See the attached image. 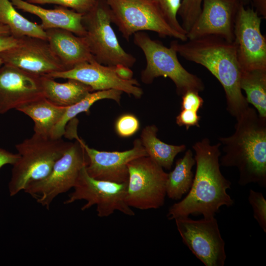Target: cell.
Segmentation results:
<instances>
[{
    "instance_id": "6da1fadb",
    "label": "cell",
    "mask_w": 266,
    "mask_h": 266,
    "mask_svg": "<svg viewBox=\"0 0 266 266\" xmlns=\"http://www.w3.org/2000/svg\"><path fill=\"white\" fill-rule=\"evenodd\" d=\"M221 145L220 142L212 145L208 138L193 145L196 164L193 183L187 195L169 208L166 215L168 219L191 214L213 217L221 206L230 207L233 204V200L227 192L231 183L220 169Z\"/></svg>"
},
{
    "instance_id": "7a4b0ae2",
    "label": "cell",
    "mask_w": 266,
    "mask_h": 266,
    "mask_svg": "<svg viewBox=\"0 0 266 266\" xmlns=\"http://www.w3.org/2000/svg\"><path fill=\"white\" fill-rule=\"evenodd\" d=\"M170 46L180 56L205 67L222 86L227 109L237 118L248 107L240 86L241 70L233 42L216 36L186 41H172Z\"/></svg>"
},
{
    "instance_id": "3957f363",
    "label": "cell",
    "mask_w": 266,
    "mask_h": 266,
    "mask_svg": "<svg viewBox=\"0 0 266 266\" xmlns=\"http://www.w3.org/2000/svg\"><path fill=\"white\" fill-rule=\"evenodd\" d=\"M236 120L234 133L219 138L225 153L220 165L237 168L240 185L254 183L266 187V118L249 106Z\"/></svg>"
},
{
    "instance_id": "277c9868",
    "label": "cell",
    "mask_w": 266,
    "mask_h": 266,
    "mask_svg": "<svg viewBox=\"0 0 266 266\" xmlns=\"http://www.w3.org/2000/svg\"><path fill=\"white\" fill-rule=\"evenodd\" d=\"M62 138H53L34 133L16 145L20 157L13 165L8 184L9 195H16L30 183L43 179L71 144Z\"/></svg>"
},
{
    "instance_id": "5b68a950",
    "label": "cell",
    "mask_w": 266,
    "mask_h": 266,
    "mask_svg": "<svg viewBox=\"0 0 266 266\" xmlns=\"http://www.w3.org/2000/svg\"><path fill=\"white\" fill-rule=\"evenodd\" d=\"M133 35L134 44L142 51L146 61V67L141 73L142 82L151 84L156 78L162 76L172 81L178 95L182 96L189 91L199 93L203 91L202 80L182 66L173 48L165 46L142 32Z\"/></svg>"
},
{
    "instance_id": "8992f818",
    "label": "cell",
    "mask_w": 266,
    "mask_h": 266,
    "mask_svg": "<svg viewBox=\"0 0 266 266\" xmlns=\"http://www.w3.org/2000/svg\"><path fill=\"white\" fill-rule=\"evenodd\" d=\"M82 22L85 30L83 37L98 63L108 66H133L135 58L122 48L111 27V11L106 0H97L94 7L83 15Z\"/></svg>"
},
{
    "instance_id": "52a82bcc",
    "label": "cell",
    "mask_w": 266,
    "mask_h": 266,
    "mask_svg": "<svg viewBox=\"0 0 266 266\" xmlns=\"http://www.w3.org/2000/svg\"><path fill=\"white\" fill-rule=\"evenodd\" d=\"M112 23L127 40L134 33L145 31L156 33L165 38L171 37L181 41L187 35L172 29L150 0H106Z\"/></svg>"
},
{
    "instance_id": "ba28073f",
    "label": "cell",
    "mask_w": 266,
    "mask_h": 266,
    "mask_svg": "<svg viewBox=\"0 0 266 266\" xmlns=\"http://www.w3.org/2000/svg\"><path fill=\"white\" fill-rule=\"evenodd\" d=\"M88 163L86 153L76 139L56 161L46 177L29 184L24 191L48 209L56 197L74 187L81 170Z\"/></svg>"
},
{
    "instance_id": "9c48e42d",
    "label": "cell",
    "mask_w": 266,
    "mask_h": 266,
    "mask_svg": "<svg viewBox=\"0 0 266 266\" xmlns=\"http://www.w3.org/2000/svg\"><path fill=\"white\" fill-rule=\"evenodd\" d=\"M129 178L126 201L140 210L158 209L165 203L167 173L148 156L128 164Z\"/></svg>"
},
{
    "instance_id": "30bf717a",
    "label": "cell",
    "mask_w": 266,
    "mask_h": 266,
    "mask_svg": "<svg viewBox=\"0 0 266 266\" xmlns=\"http://www.w3.org/2000/svg\"><path fill=\"white\" fill-rule=\"evenodd\" d=\"M86 167L81 170L73 187L74 191L68 195L64 204L83 200L87 202L81 207V210L95 205L100 217H108L115 211L134 216V211L126 201L128 183H119L94 178L89 175Z\"/></svg>"
},
{
    "instance_id": "8fae6325",
    "label": "cell",
    "mask_w": 266,
    "mask_h": 266,
    "mask_svg": "<svg viewBox=\"0 0 266 266\" xmlns=\"http://www.w3.org/2000/svg\"><path fill=\"white\" fill-rule=\"evenodd\" d=\"M183 242L205 266H223L225 242L214 216L195 220L188 216L174 219Z\"/></svg>"
},
{
    "instance_id": "7c38bea8",
    "label": "cell",
    "mask_w": 266,
    "mask_h": 266,
    "mask_svg": "<svg viewBox=\"0 0 266 266\" xmlns=\"http://www.w3.org/2000/svg\"><path fill=\"white\" fill-rule=\"evenodd\" d=\"M261 20L254 9L240 5L233 43L241 70H266V38L261 31Z\"/></svg>"
},
{
    "instance_id": "4fadbf2b",
    "label": "cell",
    "mask_w": 266,
    "mask_h": 266,
    "mask_svg": "<svg viewBox=\"0 0 266 266\" xmlns=\"http://www.w3.org/2000/svg\"><path fill=\"white\" fill-rule=\"evenodd\" d=\"M66 129L65 135L77 139L83 146L88 159L86 169L89 175L94 178L128 183V164L134 159L148 156L140 139L134 141L132 149L124 151H99L90 148L78 136L76 124Z\"/></svg>"
},
{
    "instance_id": "5bb4252c",
    "label": "cell",
    "mask_w": 266,
    "mask_h": 266,
    "mask_svg": "<svg viewBox=\"0 0 266 266\" xmlns=\"http://www.w3.org/2000/svg\"><path fill=\"white\" fill-rule=\"evenodd\" d=\"M18 39L16 46L0 53L3 64L41 76L66 70L47 40L30 36Z\"/></svg>"
},
{
    "instance_id": "9a60e30c",
    "label": "cell",
    "mask_w": 266,
    "mask_h": 266,
    "mask_svg": "<svg viewBox=\"0 0 266 266\" xmlns=\"http://www.w3.org/2000/svg\"><path fill=\"white\" fill-rule=\"evenodd\" d=\"M241 4L237 0H203L200 12L187 33L188 39L216 36L233 42Z\"/></svg>"
},
{
    "instance_id": "2e32d148",
    "label": "cell",
    "mask_w": 266,
    "mask_h": 266,
    "mask_svg": "<svg viewBox=\"0 0 266 266\" xmlns=\"http://www.w3.org/2000/svg\"><path fill=\"white\" fill-rule=\"evenodd\" d=\"M44 76L53 79H74L90 86L93 91L114 89L135 98H141L143 93L136 79L123 80L116 74L114 66L100 64L95 60L80 64L70 69Z\"/></svg>"
},
{
    "instance_id": "e0dca14e",
    "label": "cell",
    "mask_w": 266,
    "mask_h": 266,
    "mask_svg": "<svg viewBox=\"0 0 266 266\" xmlns=\"http://www.w3.org/2000/svg\"><path fill=\"white\" fill-rule=\"evenodd\" d=\"M43 97L42 76L10 65L0 67V114Z\"/></svg>"
},
{
    "instance_id": "ac0fdd59",
    "label": "cell",
    "mask_w": 266,
    "mask_h": 266,
    "mask_svg": "<svg viewBox=\"0 0 266 266\" xmlns=\"http://www.w3.org/2000/svg\"><path fill=\"white\" fill-rule=\"evenodd\" d=\"M48 41L66 70L95 60L84 37L62 29L45 30Z\"/></svg>"
},
{
    "instance_id": "d6986e66",
    "label": "cell",
    "mask_w": 266,
    "mask_h": 266,
    "mask_svg": "<svg viewBox=\"0 0 266 266\" xmlns=\"http://www.w3.org/2000/svg\"><path fill=\"white\" fill-rule=\"evenodd\" d=\"M17 9L34 15L41 21L40 26L45 31L50 29H62L83 37L85 30L82 20L83 15L66 7L46 9L24 0H10Z\"/></svg>"
},
{
    "instance_id": "ffe728a7",
    "label": "cell",
    "mask_w": 266,
    "mask_h": 266,
    "mask_svg": "<svg viewBox=\"0 0 266 266\" xmlns=\"http://www.w3.org/2000/svg\"><path fill=\"white\" fill-rule=\"evenodd\" d=\"M66 107L57 105L43 97L25 103L16 110L33 120L34 133L51 138L53 130L62 118Z\"/></svg>"
},
{
    "instance_id": "44dd1931",
    "label": "cell",
    "mask_w": 266,
    "mask_h": 266,
    "mask_svg": "<svg viewBox=\"0 0 266 266\" xmlns=\"http://www.w3.org/2000/svg\"><path fill=\"white\" fill-rule=\"evenodd\" d=\"M42 82L44 97L61 106L72 105L94 92L90 86L74 79L59 83L51 77L42 76Z\"/></svg>"
},
{
    "instance_id": "7402d4cb",
    "label": "cell",
    "mask_w": 266,
    "mask_h": 266,
    "mask_svg": "<svg viewBox=\"0 0 266 266\" xmlns=\"http://www.w3.org/2000/svg\"><path fill=\"white\" fill-rule=\"evenodd\" d=\"M158 131L155 125L147 126L142 130L140 139L147 156L163 168L170 170L176 156L186 150V146L163 142L157 137Z\"/></svg>"
},
{
    "instance_id": "603a6c76",
    "label": "cell",
    "mask_w": 266,
    "mask_h": 266,
    "mask_svg": "<svg viewBox=\"0 0 266 266\" xmlns=\"http://www.w3.org/2000/svg\"><path fill=\"white\" fill-rule=\"evenodd\" d=\"M0 24L7 26L10 34L16 38L30 36L47 40L46 32L40 25L20 14L10 0H0Z\"/></svg>"
},
{
    "instance_id": "cb8c5ba5",
    "label": "cell",
    "mask_w": 266,
    "mask_h": 266,
    "mask_svg": "<svg viewBox=\"0 0 266 266\" xmlns=\"http://www.w3.org/2000/svg\"><path fill=\"white\" fill-rule=\"evenodd\" d=\"M195 164L191 149L187 150L184 156L177 160L174 169L167 173L166 194L169 198L179 200L189 192L194 177L192 169Z\"/></svg>"
},
{
    "instance_id": "d4e9b609",
    "label": "cell",
    "mask_w": 266,
    "mask_h": 266,
    "mask_svg": "<svg viewBox=\"0 0 266 266\" xmlns=\"http://www.w3.org/2000/svg\"><path fill=\"white\" fill-rule=\"evenodd\" d=\"M240 86L247 102L255 107L260 117L266 118V70H241Z\"/></svg>"
},
{
    "instance_id": "484cf974",
    "label": "cell",
    "mask_w": 266,
    "mask_h": 266,
    "mask_svg": "<svg viewBox=\"0 0 266 266\" xmlns=\"http://www.w3.org/2000/svg\"><path fill=\"white\" fill-rule=\"evenodd\" d=\"M123 93L114 89L92 92L79 102L66 107L62 118L53 130L51 138H62L65 134L68 122L79 113L89 112L90 107L96 101L103 99H110L119 103Z\"/></svg>"
},
{
    "instance_id": "4316f807",
    "label": "cell",
    "mask_w": 266,
    "mask_h": 266,
    "mask_svg": "<svg viewBox=\"0 0 266 266\" xmlns=\"http://www.w3.org/2000/svg\"><path fill=\"white\" fill-rule=\"evenodd\" d=\"M158 8L166 22L177 32L187 35L177 19L181 0H150Z\"/></svg>"
},
{
    "instance_id": "83f0119b",
    "label": "cell",
    "mask_w": 266,
    "mask_h": 266,
    "mask_svg": "<svg viewBox=\"0 0 266 266\" xmlns=\"http://www.w3.org/2000/svg\"><path fill=\"white\" fill-rule=\"evenodd\" d=\"M203 0H181L178 15L182 20L181 26L187 32L198 17Z\"/></svg>"
},
{
    "instance_id": "f1b7e54d",
    "label": "cell",
    "mask_w": 266,
    "mask_h": 266,
    "mask_svg": "<svg viewBox=\"0 0 266 266\" xmlns=\"http://www.w3.org/2000/svg\"><path fill=\"white\" fill-rule=\"evenodd\" d=\"M35 4H53L71 9L84 15L95 6L97 0H25Z\"/></svg>"
},
{
    "instance_id": "f546056e",
    "label": "cell",
    "mask_w": 266,
    "mask_h": 266,
    "mask_svg": "<svg viewBox=\"0 0 266 266\" xmlns=\"http://www.w3.org/2000/svg\"><path fill=\"white\" fill-rule=\"evenodd\" d=\"M248 201L253 210L254 218L265 233H266V200L261 192L251 189Z\"/></svg>"
},
{
    "instance_id": "4dcf8cb0",
    "label": "cell",
    "mask_w": 266,
    "mask_h": 266,
    "mask_svg": "<svg viewBox=\"0 0 266 266\" xmlns=\"http://www.w3.org/2000/svg\"><path fill=\"white\" fill-rule=\"evenodd\" d=\"M139 126L137 118L131 113L122 114L117 118L115 124V131L122 137L134 135L139 130Z\"/></svg>"
},
{
    "instance_id": "1f68e13d",
    "label": "cell",
    "mask_w": 266,
    "mask_h": 266,
    "mask_svg": "<svg viewBox=\"0 0 266 266\" xmlns=\"http://www.w3.org/2000/svg\"><path fill=\"white\" fill-rule=\"evenodd\" d=\"M204 101L199 92L189 91L182 96L181 109L192 110L198 112L202 106Z\"/></svg>"
},
{
    "instance_id": "d6a6232c",
    "label": "cell",
    "mask_w": 266,
    "mask_h": 266,
    "mask_svg": "<svg viewBox=\"0 0 266 266\" xmlns=\"http://www.w3.org/2000/svg\"><path fill=\"white\" fill-rule=\"evenodd\" d=\"M200 116L198 112L188 109H181L176 117V123L180 127L184 126L188 130L191 127H200Z\"/></svg>"
},
{
    "instance_id": "836d02e7",
    "label": "cell",
    "mask_w": 266,
    "mask_h": 266,
    "mask_svg": "<svg viewBox=\"0 0 266 266\" xmlns=\"http://www.w3.org/2000/svg\"><path fill=\"white\" fill-rule=\"evenodd\" d=\"M18 41V38L13 37L10 34L0 35V53L16 46ZM3 65V62L0 57V67Z\"/></svg>"
},
{
    "instance_id": "e575fe53",
    "label": "cell",
    "mask_w": 266,
    "mask_h": 266,
    "mask_svg": "<svg viewBox=\"0 0 266 266\" xmlns=\"http://www.w3.org/2000/svg\"><path fill=\"white\" fill-rule=\"evenodd\" d=\"M19 157L18 153H13L0 147V168L6 165H13Z\"/></svg>"
},
{
    "instance_id": "d590c367",
    "label": "cell",
    "mask_w": 266,
    "mask_h": 266,
    "mask_svg": "<svg viewBox=\"0 0 266 266\" xmlns=\"http://www.w3.org/2000/svg\"><path fill=\"white\" fill-rule=\"evenodd\" d=\"M114 68L115 73L120 78L126 80L133 79V73L130 67L123 65H117L114 66Z\"/></svg>"
},
{
    "instance_id": "8d00e7d4",
    "label": "cell",
    "mask_w": 266,
    "mask_h": 266,
    "mask_svg": "<svg viewBox=\"0 0 266 266\" xmlns=\"http://www.w3.org/2000/svg\"><path fill=\"white\" fill-rule=\"evenodd\" d=\"M254 10L262 18L266 19V0H251Z\"/></svg>"
},
{
    "instance_id": "74e56055",
    "label": "cell",
    "mask_w": 266,
    "mask_h": 266,
    "mask_svg": "<svg viewBox=\"0 0 266 266\" xmlns=\"http://www.w3.org/2000/svg\"><path fill=\"white\" fill-rule=\"evenodd\" d=\"M4 34H10L9 29L7 26L0 24V35Z\"/></svg>"
},
{
    "instance_id": "f35d334b",
    "label": "cell",
    "mask_w": 266,
    "mask_h": 266,
    "mask_svg": "<svg viewBox=\"0 0 266 266\" xmlns=\"http://www.w3.org/2000/svg\"><path fill=\"white\" fill-rule=\"evenodd\" d=\"M241 4H243L244 6H246L248 5L250 3H251V0H237Z\"/></svg>"
}]
</instances>
